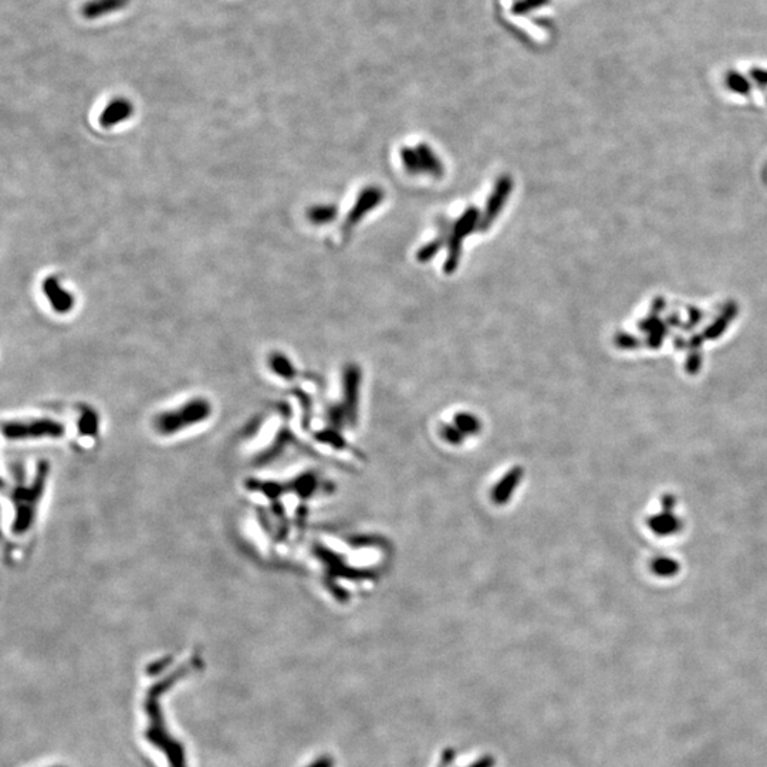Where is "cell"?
<instances>
[{
    "mask_svg": "<svg viewBox=\"0 0 767 767\" xmlns=\"http://www.w3.org/2000/svg\"><path fill=\"white\" fill-rule=\"evenodd\" d=\"M130 1L131 0H87L83 3L80 13L85 20H98L127 9Z\"/></svg>",
    "mask_w": 767,
    "mask_h": 767,
    "instance_id": "3",
    "label": "cell"
},
{
    "mask_svg": "<svg viewBox=\"0 0 767 767\" xmlns=\"http://www.w3.org/2000/svg\"><path fill=\"white\" fill-rule=\"evenodd\" d=\"M202 667V662L198 658H192L179 668H177L172 674L168 677L160 679L155 682L147 692L144 709L150 719V726L145 731V739L151 742L155 748L161 749L171 767H188L187 766V758L184 746L175 741L167 731L165 719L161 708V696L171 689L172 685H175L178 681L189 675L191 672L199 669Z\"/></svg>",
    "mask_w": 767,
    "mask_h": 767,
    "instance_id": "1",
    "label": "cell"
},
{
    "mask_svg": "<svg viewBox=\"0 0 767 767\" xmlns=\"http://www.w3.org/2000/svg\"><path fill=\"white\" fill-rule=\"evenodd\" d=\"M308 767H331V761H328V759L324 758V759H320V761L314 762L311 766Z\"/></svg>",
    "mask_w": 767,
    "mask_h": 767,
    "instance_id": "9",
    "label": "cell"
},
{
    "mask_svg": "<svg viewBox=\"0 0 767 767\" xmlns=\"http://www.w3.org/2000/svg\"><path fill=\"white\" fill-rule=\"evenodd\" d=\"M311 219L315 222V224H323L328 219H331L334 216V211L330 209V208H320V209H315L311 212Z\"/></svg>",
    "mask_w": 767,
    "mask_h": 767,
    "instance_id": "8",
    "label": "cell"
},
{
    "mask_svg": "<svg viewBox=\"0 0 767 767\" xmlns=\"http://www.w3.org/2000/svg\"><path fill=\"white\" fill-rule=\"evenodd\" d=\"M169 664H172V658H171V657H165V658H162V659H160V661H155V662H152V664L147 668V674L151 675V677H155V675L161 674L162 671H165V669L169 667Z\"/></svg>",
    "mask_w": 767,
    "mask_h": 767,
    "instance_id": "7",
    "label": "cell"
},
{
    "mask_svg": "<svg viewBox=\"0 0 767 767\" xmlns=\"http://www.w3.org/2000/svg\"><path fill=\"white\" fill-rule=\"evenodd\" d=\"M211 405L205 400H191L182 405L168 408L154 418V431L157 435L168 437L191 429L192 422L198 424L208 419Z\"/></svg>",
    "mask_w": 767,
    "mask_h": 767,
    "instance_id": "2",
    "label": "cell"
},
{
    "mask_svg": "<svg viewBox=\"0 0 767 767\" xmlns=\"http://www.w3.org/2000/svg\"><path fill=\"white\" fill-rule=\"evenodd\" d=\"M134 113V107L131 101L127 98H115L107 104L104 111L100 115V124L104 128H110L113 125H117L127 118H130Z\"/></svg>",
    "mask_w": 767,
    "mask_h": 767,
    "instance_id": "5",
    "label": "cell"
},
{
    "mask_svg": "<svg viewBox=\"0 0 767 767\" xmlns=\"http://www.w3.org/2000/svg\"><path fill=\"white\" fill-rule=\"evenodd\" d=\"M43 291L44 294L47 296V298L50 300V304L51 307L60 313V314H64L67 311H70L74 306V298L70 293H67L58 283V280L56 277H47L44 281H43Z\"/></svg>",
    "mask_w": 767,
    "mask_h": 767,
    "instance_id": "4",
    "label": "cell"
},
{
    "mask_svg": "<svg viewBox=\"0 0 767 767\" xmlns=\"http://www.w3.org/2000/svg\"><path fill=\"white\" fill-rule=\"evenodd\" d=\"M509 189H511V181H509L508 178L502 179L501 184H499V187H498V189H496V192H495V195H494V198H492V201H491V208H489V211H488V218H486V221H488V219L491 221L492 218L496 216L499 208H502V205H503V202H505L506 195L509 194Z\"/></svg>",
    "mask_w": 767,
    "mask_h": 767,
    "instance_id": "6",
    "label": "cell"
}]
</instances>
